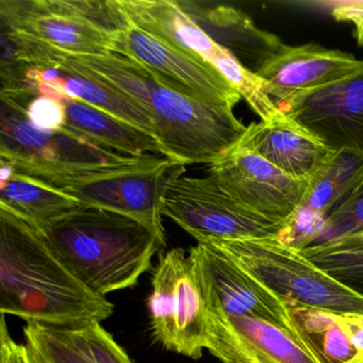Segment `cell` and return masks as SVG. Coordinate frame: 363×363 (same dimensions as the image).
<instances>
[{
	"mask_svg": "<svg viewBox=\"0 0 363 363\" xmlns=\"http://www.w3.org/2000/svg\"><path fill=\"white\" fill-rule=\"evenodd\" d=\"M0 311L69 330L107 320L114 305L67 269L39 229L0 207Z\"/></svg>",
	"mask_w": 363,
	"mask_h": 363,
	"instance_id": "cell-1",
	"label": "cell"
},
{
	"mask_svg": "<svg viewBox=\"0 0 363 363\" xmlns=\"http://www.w3.org/2000/svg\"><path fill=\"white\" fill-rule=\"evenodd\" d=\"M57 52V58L63 62L105 82L141 106L154 123L155 139L164 157L176 162L210 164L235 146L247 128L233 111L209 107L179 94L126 57L114 52Z\"/></svg>",
	"mask_w": 363,
	"mask_h": 363,
	"instance_id": "cell-2",
	"label": "cell"
},
{
	"mask_svg": "<svg viewBox=\"0 0 363 363\" xmlns=\"http://www.w3.org/2000/svg\"><path fill=\"white\" fill-rule=\"evenodd\" d=\"M4 160L16 175L72 197L86 207L129 216L164 241L163 197L169 184L186 173V165L154 155L123 156L90 164Z\"/></svg>",
	"mask_w": 363,
	"mask_h": 363,
	"instance_id": "cell-3",
	"label": "cell"
},
{
	"mask_svg": "<svg viewBox=\"0 0 363 363\" xmlns=\"http://www.w3.org/2000/svg\"><path fill=\"white\" fill-rule=\"evenodd\" d=\"M39 231L67 269L104 296L135 286L167 246L138 220L101 208H82Z\"/></svg>",
	"mask_w": 363,
	"mask_h": 363,
	"instance_id": "cell-4",
	"label": "cell"
},
{
	"mask_svg": "<svg viewBox=\"0 0 363 363\" xmlns=\"http://www.w3.org/2000/svg\"><path fill=\"white\" fill-rule=\"evenodd\" d=\"M292 307L363 318V296L277 237L208 240Z\"/></svg>",
	"mask_w": 363,
	"mask_h": 363,
	"instance_id": "cell-5",
	"label": "cell"
},
{
	"mask_svg": "<svg viewBox=\"0 0 363 363\" xmlns=\"http://www.w3.org/2000/svg\"><path fill=\"white\" fill-rule=\"evenodd\" d=\"M148 297L150 330L165 350L199 360L207 343L209 303L201 269L190 252L161 254Z\"/></svg>",
	"mask_w": 363,
	"mask_h": 363,
	"instance_id": "cell-6",
	"label": "cell"
},
{
	"mask_svg": "<svg viewBox=\"0 0 363 363\" xmlns=\"http://www.w3.org/2000/svg\"><path fill=\"white\" fill-rule=\"evenodd\" d=\"M129 22L152 37L220 72L264 122L286 118L265 84L213 41L173 0H118Z\"/></svg>",
	"mask_w": 363,
	"mask_h": 363,
	"instance_id": "cell-7",
	"label": "cell"
},
{
	"mask_svg": "<svg viewBox=\"0 0 363 363\" xmlns=\"http://www.w3.org/2000/svg\"><path fill=\"white\" fill-rule=\"evenodd\" d=\"M162 214L197 242L278 237L284 228L231 196L210 175L172 182Z\"/></svg>",
	"mask_w": 363,
	"mask_h": 363,
	"instance_id": "cell-8",
	"label": "cell"
},
{
	"mask_svg": "<svg viewBox=\"0 0 363 363\" xmlns=\"http://www.w3.org/2000/svg\"><path fill=\"white\" fill-rule=\"evenodd\" d=\"M112 52L139 63L163 86L203 105L233 111L241 101V94L220 72L131 23L114 35Z\"/></svg>",
	"mask_w": 363,
	"mask_h": 363,
	"instance_id": "cell-9",
	"label": "cell"
},
{
	"mask_svg": "<svg viewBox=\"0 0 363 363\" xmlns=\"http://www.w3.org/2000/svg\"><path fill=\"white\" fill-rule=\"evenodd\" d=\"M189 252L201 269L209 307L274 323L316 352L286 299L208 242H197Z\"/></svg>",
	"mask_w": 363,
	"mask_h": 363,
	"instance_id": "cell-10",
	"label": "cell"
},
{
	"mask_svg": "<svg viewBox=\"0 0 363 363\" xmlns=\"http://www.w3.org/2000/svg\"><path fill=\"white\" fill-rule=\"evenodd\" d=\"M208 175L231 196L284 227L309 186V180L288 175L238 144L210 163Z\"/></svg>",
	"mask_w": 363,
	"mask_h": 363,
	"instance_id": "cell-11",
	"label": "cell"
},
{
	"mask_svg": "<svg viewBox=\"0 0 363 363\" xmlns=\"http://www.w3.org/2000/svg\"><path fill=\"white\" fill-rule=\"evenodd\" d=\"M276 105L333 152H354L363 158V67L341 82Z\"/></svg>",
	"mask_w": 363,
	"mask_h": 363,
	"instance_id": "cell-12",
	"label": "cell"
},
{
	"mask_svg": "<svg viewBox=\"0 0 363 363\" xmlns=\"http://www.w3.org/2000/svg\"><path fill=\"white\" fill-rule=\"evenodd\" d=\"M206 350L220 363H325L282 327L218 308L209 307Z\"/></svg>",
	"mask_w": 363,
	"mask_h": 363,
	"instance_id": "cell-13",
	"label": "cell"
},
{
	"mask_svg": "<svg viewBox=\"0 0 363 363\" xmlns=\"http://www.w3.org/2000/svg\"><path fill=\"white\" fill-rule=\"evenodd\" d=\"M0 158L23 162L90 164L124 156L65 130H40L31 124L18 99L0 92Z\"/></svg>",
	"mask_w": 363,
	"mask_h": 363,
	"instance_id": "cell-14",
	"label": "cell"
},
{
	"mask_svg": "<svg viewBox=\"0 0 363 363\" xmlns=\"http://www.w3.org/2000/svg\"><path fill=\"white\" fill-rule=\"evenodd\" d=\"M1 28L71 55L112 52L114 35L52 9L46 0H0Z\"/></svg>",
	"mask_w": 363,
	"mask_h": 363,
	"instance_id": "cell-15",
	"label": "cell"
},
{
	"mask_svg": "<svg viewBox=\"0 0 363 363\" xmlns=\"http://www.w3.org/2000/svg\"><path fill=\"white\" fill-rule=\"evenodd\" d=\"M363 67V60L315 44L284 45L256 74L275 103L341 82Z\"/></svg>",
	"mask_w": 363,
	"mask_h": 363,
	"instance_id": "cell-16",
	"label": "cell"
},
{
	"mask_svg": "<svg viewBox=\"0 0 363 363\" xmlns=\"http://www.w3.org/2000/svg\"><path fill=\"white\" fill-rule=\"evenodd\" d=\"M362 180V157L350 152H335L309 180L301 206L284 225L278 239L298 250L309 247L327 216Z\"/></svg>",
	"mask_w": 363,
	"mask_h": 363,
	"instance_id": "cell-17",
	"label": "cell"
},
{
	"mask_svg": "<svg viewBox=\"0 0 363 363\" xmlns=\"http://www.w3.org/2000/svg\"><path fill=\"white\" fill-rule=\"evenodd\" d=\"M237 144L298 179H311L337 152L288 116L252 123Z\"/></svg>",
	"mask_w": 363,
	"mask_h": 363,
	"instance_id": "cell-18",
	"label": "cell"
},
{
	"mask_svg": "<svg viewBox=\"0 0 363 363\" xmlns=\"http://www.w3.org/2000/svg\"><path fill=\"white\" fill-rule=\"evenodd\" d=\"M178 5L252 73H258L284 46L277 35L258 28L241 10L224 5L205 7L194 1H178Z\"/></svg>",
	"mask_w": 363,
	"mask_h": 363,
	"instance_id": "cell-19",
	"label": "cell"
},
{
	"mask_svg": "<svg viewBox=\"0 0 363 363\" xmlns=\"http://www.w3.org/2000/svg\"><path fill=\"white\" fill-rule=\"evenodd\" d=\"M60 101L65 112L62 130L124 156L150 155L146 152L164 156L158 141L145 131L82 101L69 99Z\"/></svg>",
	"mask_w": 363,
	"mask_h": 363,
	"instance_id": "cell-20",
	"label": "cell"
},
{
	"mask_svg": "<svg viewBox=\"0 0 363 363\" xmlns=\"http://www.w3.org/2000/svg\"><path fill=\"white\" fill-rule=\"evenodd\" d=\"M0 207L40 229L86 206L16 175L9 163L0 159Z\"/></svg>",
	"mask_w": 363,
	"mask_h": 363,
	"instance_id": "cell-21",
	"label": "cell"
},
{
	"mask_svg": "<svg viewBox=\"0 0 363 363\" xmlns=\"http://www.w3.org/2000/svg\"><path fill=\"white\" fill-rule=\"evenodd\" d=\"M295 316L325 363H344L357 354L337 315L320 310L293 307Z\"/></svg>",
	"mask_w": 363,
	"mask_h": 363,
	"instance_id": "cell-22",
	"label": "cell"
},
{
	"mask_svg": "<svg viewBox=\"0 0 363 363\" xmlns=\"http://www.w3.org/2000/svg\"><path fill=\"white\" fill-rule=\"evenodd\" d=\"M23 333L33 363H93L63 329L26 324Z\"/></svg>",
	"mask_w": 363,
	"mask_h": 363,
	"instance_id": "cell-23",
	"label": "cell"
},
{
	"mask_svg": "<svg viewBox=\"0 0 363 363\" xmlns=\"http://www.w3.org/2000/svg\"><path fill=\"white\" fill-rule=\"evenodd\" d=\"M65 331L74 345L93 363H133L128 354L101 323Z\"/></svg>",
	"mask_w": 363,
	"mask_h": 363,
	"instance_id": "cell-24",
	"label": "cell"
},
{
	"mask_svg": "<svg viewBox=\"0 0 363 363\" xmlns=\"http://www.w3.org/2000/svg\"><path fill=\"white\" fill-rule=\"evenodd\" d=\"M361 230H363V180L345 201L327 216L320 233L309 247L323 245Z\"/></svg>",
	"mask_w": 363,
	"mask_h": 363,
	"instance_id": "cell-25",
	"label": "cell"
},
{
	"mask_svg": "<svg viewBox=\"0 0 363 363\" xmlns=\"http://www.w3.org/2000/svg\"><path fill=\"white\" fill-rule=\"evenodd\" d=\"M306 257L344 286L363 296V252H323L301 250Z\"/></svg>",
	"mask_w": 363,
	"mask_h": 363,
	"instance_id": "cell-26",
	"label": "cell"
},
{
	"mask_svg": "<svg viewBox=\"0 0 363 363\" xmlns=\"http://www.w3.org/2000/svg\"><path fill=\"white\" fill-rule=\"evenodd\" d=\"M330 14L337 22L352 24L354 39L359 46H363V0L333 3Z\"/></svg>",
	"mask_w": 363,
	"mask_h": 363,
	"instance_id": "cell-27",
	"label": "cell"
},
{
	"mask_svg": "<svg viewBox=\"0 0 363 363\" xmlns=\"http://www.w3.org/2000/svg\"><path fill=\"white\" fill-rule=\"evenodd\" d=\"M0 363H33L27 346L14 341L10 335L5 314L0 325Z\"/></svg>",
	"mask_w": 363,
	"mask_h": 363,
	"instance_id": "cell-28",
	"label": "cell"
},
{
	"mask_svg": "<svg viewBox=\"0 0 363 363\" xmlns=\"http://www.w3.org/2000/svg\"><path fill=\"white\" fill-rule=\"evenodd\" d=\"M305 250L312 252L333 254V252H363V230L344 235L335 241Z\"/></svg>",
	"mask_w": 363,
	"mask_h": 363,
	"instance_id": "cell-29",
	"label": "cell"
},
{
	"mask_svg": "<svg viewBox=\"0 0 363 363\" xmlns=\"http://www.w3.org/2000/svg\"><path fill=\"white\" fill-rule=\"evenodd\" d=\"M344 363H363V350H358L352 358Z\"/></svg>",
	"mask_w": 363,
	"mask_h": 363,
	"instance_id": "cell-30",
	"label": "cell"
}]
</instances>
